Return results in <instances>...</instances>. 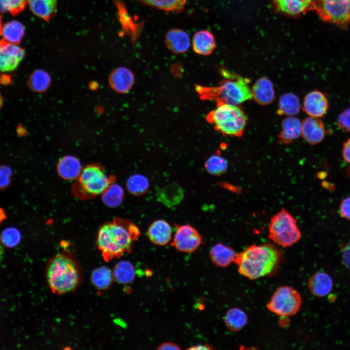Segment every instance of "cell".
<instances>
[{"label":"cell","mask_w":350,"mask_h":350,"mask_svg":"<svg viewBox=\"0 0 350 350\" xmlns=\"http://www.w3.org/2000/svg\"><path fill=\"white\" fill-rule=\"evenodd\" d=\"M140 235L139 228L133 222L116 217L100 228L97 245L104 259L108 262L131 252Z\"/></svg>","instance_id":"1"},{"label":"cell","mask_w":350,"mask_h":350,"mask_svg":"<svg viewBox=\"0 0 350 350\" xmlns=\"http://www.w3.org/2000/svg\"><path fill=\"white\" fill-rule=\"evenodd\" d=\"M280 253L276 247L267 243L252 245L236 254L234 262L242 276L255 280L271 273L279 264Z\"/></svg>","instance_id":"2"},{"label":"cell","mask_w":350,"mask_h":350,"mask_svg":"<svg viewBox=\"0 0 350 350\" xmlns=\"http://www.w3.org/2000/svg\"><path fill=\"white\" fill-rule=\"evenodd\" d=\"M221 73L226 79L222 80L218 86H195V90L202 100H214L216 105L225 104L238 105L252 99L248 78L230 73L225 69L221 70Z\"/></svg>","instance_id":"3"},{"label":"cell","mask_w":350,"mask_h":350,"mask_svg":"<svg viewBox=\"0 0 350 350\" xmlns=\"http://www.w3.org/2000/svg\"><path fill=\"white\" fill-rule=\"evenodd\" d=\"M45 274L49 287L53 293L59 295L74 291L82 280L78 262L68 251L56 253L49 261Z\"/></svg>","instance_id":"4"},{"label":"cell","mask_w":350,"mask_h":350,"mask_svg":"<svg viewBox=\"0 0 350 350\" xmlns=\"http://www.w3.org/2000/svg\"><path fill=\"white\" fill-rule=\"evenodd\" d=\"M115 181V176L108 175L101 165L91 164L82 169L71 191L80 199H90L102 194Z\"/></svg>","instance_id":"5"},{"label":"cell","mask_w":350,"mask_h":350,"mask_svg":"<svg viewBox=\"0 0 350 350\" xmlns=\"http://www.w3.org/2000/svg\"><path fill=\"white\" fill-rule=\"evenodd\" d=\"M206 120L224 136L241 137L247 121L244 111L238 106L217 104V108L209 113Z\"/></svg>","instance_id":"6"},{"label":"cell","mask_w":350,"mask_h":350,"mask_svg":"<svg viewBox=\"0 0 350 350\" xmlns=\"http://www.w3.org/2000/svg\"><path fill=\"white\" fill-rule=\"evenodd\" d=\"M268 228V238L283 247L294 245L301 236L297 220L284 208L273 216Z\"/></svg>","instance_id":"7"},{"label":"cell","mask_w":350,"mask_h":350,"mask_svg":"<svg viewBox=\"0 0 350 350\" xmlns=\"http://www.w3.org/2000/svg\"><path fill=\"white\" fill-rule=\"evenodd\" d=\"M315 10L324 21L345 28L350 23V0H315Z\"/></svg>","instance_id":"8"},{"label":"cell","mask_w":350,"mask_h":350,"mask_svg":"<svg viewBox=\"0 0 350 350\" xmlns=\"http://www.w3.org/2000/svg\"><path fill=\"white\" fill-rule=\"evenodd\" d=\"M302 300L299 293L294 288L282 286L273 294L267 307L274 314L281 316H289L299 310Z\"/></svg>","instance_id":"9"},{"label":"cell","mask_w":350,"mask_h":350,"mask_svg":"<svg viewBox=\"0 0 350 350\" xmlns=\"http://www.w3.org/2000/svg\"><path fill=\"white\" fill-rule=\"evenodd\" d=\"M176 226L172 245L183 252L190 253L196 250L202 243L203 238L199 232L188 224Z\"/></svg>","instance_id":"10"},{"label":"cell","mask_w":350,"mask_h":350,"mask_svg":"<svg viewBox=\"0 0 350 350\" xmlns=\"http://www.w3.org/2000/svg\"><path fill=\"white\" fill-rule=\"evenodd\" d=\"M25 51L16 44L0 40V72H11L17 69L25 56Z\"/></svg>","instance_id":"11"},{"label":"cell","mask_w":350,"mask_h":350,"mask_svg":"<svg viewBox=\"0 0 350 350\" xmlns=\"http://www.w3.org/2000/svg\"><path fill=\"white\" fill-rule=\"evenodd\" d=\"M278 12L296 17L315 10V0H272Z\"/></svg>","instance_id":"12"},{"label":"cell","mask_w":350,"mask_h":350,"mask_svg":"<svg viewBox=\"0 0 350 350\" xmlns=\"http://www.w3.org/2000/svg\"><path fill=\"white\" fill-rule=\"evenodd\" d=\"M329 109L328 101L323 92L315 90L308 93L304 97L303 110L309 116L323 117Z\"/></svg>","instance_id":"13"},{"label":"cell","mask_w":350,"mask_h":350,"mask_svg":"<svg viewBox=\"0 0 350 350\" xmlns=\"http://www.w3.org/2000/svg\"><path fill=\"white\" fill-rule=\"evenodd\" d=\"M325 128L319 118L308 117L301 122V136L311 145L321 142L325 136Z\"/></svg>","instance_id":"14"},{"label":"cell","mask_w":350,"mask_h":350,"mask_svg":"<svg viewBox=\"0 0 350 350\" xmlns=\"http://www.w3.org/2000/svg\"><path fill=\"white\" fill-rule=\"evenodd\" d=\"M252 99L260 105H267L272 103L275 97L273 84L268 78L263 77L259 78L251 89Z\"/></svg>","instance_id":"15"},{"label":"cell","mask_w":350,"mask_h":350,"mask_svg":"<svg viewBox=\"0 0 350 350\" xmlns=\"http://www.w3.org/2000/svg\"><path fill=\"white\" fill-rule=\"evenodd\" d=\"M147 236L154 244L163 246L171 240L172 229L170 225L165 220L158 219L153 222L149 227Z\"/></svg>","instance_id":"16"},{"label":"cell","mask_w":350,"mask_h":350,"mask_svg":"<svg viewBox=\"0 0 350 350\" xmlns=\"http://www.w3.org/2000/svg\"><path fill=\"white\" fill-rule=\"evenodd\" d=\"M165 41L168 49L177 54L187 52L190 46V38L188 33L178 28L169 30L165 35Z\"/></svg>","instance_id":"17"},{"label":"cell","mask_w":350,"mask_h":350,"mask_svg":"<svg viewBox=\"0 0 350 350\" xmlns=\"http://www.w3.org/2000/svg\"><path fill=\"white\" fill-rule=\"evenodd\" d=\"M307 286L313 295L322 297L327 296L332 287V281L327 273L319 272L313 274L309 279Z\"/></svg>","instance_id":"18"},{"label":"cell","mask_w":350,"mask_h":350,"mask_svg":"<svg viewBox=\"0 0 350 350\" xmlns=\"http://www.w3.org/2000/svg\"><path fill=\"white\" fill-rule=\"evenodd\" d=\"M79 160L72 156L63 157L59 161L57 170L59 175L63 179L71 180L77 179L82 170Z\"/></svg>","instance_id":"19"},{"label":"cell","mask_w":350,"mask_h":350,"mask_svg":"<svg viewBox=\"0 0 350 350\" xmlns=\"http://www.w3.org/2000/svg\"><path fill=\"white\" fill-rule=\"evenodd\" d=\"M192 45L196 53L208 55L213 51L215 47V40L211 33L207 30H201L194 35Z\"/></svg>","instance_id":"20"},{"label":"cell","mask_w":350,"mask_h":350,"mask_svg":"<svg viewBox=\"0 0 350 350\" xmlns=\"http://www.w3.org/2000/svg\"><path fill=\"white\" fill-rule=\"evenodd\" d=\"M301 135V122L294 116L284 119L281 123V131L278 135L279 140L288 144Z\"/></svg>","instance_id":"21"},{"label":"cell","mask_w":350,"mask_h":350,"mask_svg":"<svg viewBox=\"0 0 350 350\" xmlns=\"http://www.w3.org/2000/svg\"><path fill=\"white\" fill-rule=\"evenodd\" d=\"M156 196L160 202L171 207L180 202L184 196V190L182 187L174 183L159 188L157 191Z\"/></svg>","instance_id":"22"},{"label":"cell","mask_w":350,"mask_h":350,"mask_svg":"<svg viewBox=\"0 0 350 350\" xmlns=\"http://www.w3.org/2000/svg\"><path fill=\"white\" fill-rule=\"evenodd\" d=\"M236 253L230 247L221 243L212 246L210 252L211 262L215 265L225 267L234 262Z\"/></svg>","instance_id":"23"},{"label":"cell","mask_w":350,"mask_h":350,"mask_svg":"<svg viewBox=\"0 0 350 350\" xmlns=\"http://www.w3.org/2000/svg\"><path fill=\"white\" fill-rule=\"evenodd\" d=\"M110 81L115 90L119 92L125 93L132 88L134 82V77L129 70L121 67L113 72Z\"/></svg>","instance_id":"24"},{"label":"cell","mask_w":350,"mask_h":350,"mask_svg":"<svg viewBox=\"0 0 350 350\" xmlns=\"http://www.w3.org/2000/svg\"><path fill=\"white\" fill-rule=\"evenodd\" d=\"M28 3L35 16L48 21L54 15L57 0H28Z\"/></svg>","instance_id":"25"},{"label":"cell","mask_w":350,"mask_h":350,"mask_svg":"<svg viewBox=\"0 0 350 350\" xmlns=\"http://www.w3.org/2000/svg\"><path fill=\"white\" fill-rule=\"evenodd\" d=\"M301 108L298 97L293 93H286L279 98L277 113L279 115L294 116L299 113Z\"/></svg>","instance_id":"26"},{"label":"cell","mask_w":350,"mask_h":350,"mask_svg":"<svg viewBox=\"0 0 350 350\" xmlns=\"http://www.w3.org/2000/svg\"><path fill=\"white\" fill-rule=\"evenodd\" d=\"M248 318L243 310L238 308H231L226 313L224 321L227 328L231 331L238 332L247 324Z\"/></svg>","instance_id":"27"},{"label":"cell","mask_w":350,"mask_h":350,"mask_svg":"<svg viewBox=\"0 0 350 350\" xmlns=\"http://www.w3.org/2000/svg\"><path fill=\"white\" fill-rule=\"evenodd\" d=\"M114 279L113 271L105 266L94 269L90 276V280L93 285L101 290L109 288Z\"/></svg>","instance_id":"28"},{"label":"cell","mask_w":350,"mask_h":350,"mask_svg":"<svg viewBox=\"0 0 350 350\" xmlns=\"http://www.w3.org/2000/svg\"><path fill=\"white\" fill-rule=\"evenodd\" d=\"M114 279L121 284H127L132 282L135 277V268L128 261L118 262L113 270Z\"/></svg>","instance_id":"29"},{"label":"cell","mask_w":350,"mask_h":350,"mask_svg":"<svg viewBox=\"0 0 350 350\" xmlns=\"http://www.w3.org/2000/svg\"><path fill=\"white\" fill-rule=\"evenodd\" d=\"M24 32V27L20 22L12 20L2 27L1 35L5 41L17 45L21 41Z\"/></svg>","instance_id":"30"},{"label":"cell","mask_w":350,"mask_h":350,"mask_svg":"<svg viewBox=\"0 0 350 350\" xmlns=\"http://www.w3.org/2000/svg\"><path fill=\"white\" fill-rule=\"evenodd\" d=\"M102 198L104 204L109 207H117L124 199V191L119 185L113 183L103 192Z\"/></svg>","instance_id":"31"},{"label":"cell","mask_w":350,"mask_h":350,"mask_svg":"<svg viewBox=\"0 0 350 350\" xmlns=\"http://www.w3.org/2000/svg\"><path fill=\"white\" fill-rule=\"evenodd\" d=\"M228 162L217 152L210 156L204 163L206 171L211 175L219 176L225 174L228 168Z\"/></svg>","instance_id":"32"},{"label":"cell","mask_w":350,"mask_h":350,"mask_svg":"<svg viewBox=\"0 0 350 350\" xmlns=\"http://www.w3.org/2000/svg\"><path fill=\"white\" fill-rule=\"evenodd\" d=\"M149 6L167 12H179L184 8L187 0H138Z\"/></svg>","instance_id":"33"},{"label":"cell","mask_w":350,"mask_h":350,"mask_svg":"<svg viewBox=\"0 0 350 350\" xmlns=\"http://www.w3.org/2000/svg\"><path fill=\"white\" fill-rule=\"evenodd\" d=\"M149 187L148 179L140 174L131 175L126 182L128 191L135 196H141L147 192Z\"/></svg>","instance_id":"34"},{"label":"cell","mask_w":350,"mask_h":350,"mask_svg":"<svg viewBox=\"0 0 350 350\" xmlns=\"http://www.w3.org/2000/svg\"><path fill=\"white\" fill-rule=\"evenodd\" d=\"M50 77L45 71L38 70L35 71L29 77L28 85L33 90L41 92L50 86Z\"/></svg>","instance_id":"35"},{"label":"cell","mask_w":350,"mask_h":350,"mask_svg":"<svg viewBox=\"0 0 350 350\" xmlns=\"http://www.w3.org/2000/svg\"><path fill=\"white\" fill-rule=\"evenodd\" d=\"M116 4L118 9V15L121 24L124 30L128 34L132 35L131 37L135 38L137 36V25L133 22L131 17L129 15L128 12L124 7V5L116 0Z\"/></svg>","instance_id":"36"},{"label":"cell","mask_w":350,"mask_h":350,"mask_svg":"<svg viewBox=\"0 0 350 350\" xmlns=\"http://www.w3.org/2000/svg\"><path fill=\"white\" fill-rule=\"evenodd\" d=\"M2 244L8 248H14L17 246L21 239L20 231L14 227H9L4 229L0 236Z\"/></svg>","instance_id":"37"},{"label":"cell","mask_w":350,"mask_h":350,"mask_svg":"<svg viewBox=\"0 0 350 350\" xmlns=\"http://www.w3.org/2000/svg\"><path fill=\"white\" fill-rule=\"evenodd\" d=\"M27 3L28 0H0V12L15 16L22 12Z\"/></svg>","instance_id":"38"},{"label":"cell","mask_w":350,"mask_h":350,"mask_svg":"<svg viewBox=\"0 0 350 350\" xmlns=\"http://www.w3.org/2000/svg\"><path fill=\"white\" fill-rule=\"evenodd\" d=\"M13 172L8 166L0 165V190H4L9 187L12 183Z\"/></svg>","instance_id":"39"},{"label":"cell","mask_w":350,"mask_h":350,"mask_svg":"<svg viewBox=\"0 0 350 350\" xmlns=\"http://www.w3.org/2000/svg\"><path fill=\"white\" fill-rule=\"evenodd\" d=\"M337 123L340 129L345 132L350 133V107L339 114Z\"/></svg>","instance_id":"40"},{"label":"cell","mask_w":350,"mask_h":350,"mask_svg":"<svg viewBox=\"0 0 350 350\" xmlns=\"http://www.w3.org/2000/svg\"><path fill=\"white\" fill-rule=\"evenodd\" d=\"M341 216L350 220V196L343 199L340 205Z\"/></svg>","instance_id":"41"},{"label":"cell","mask_w":350,"mask_h":350,"mask_svg":"<svg viewBox=\"0 0 350 350\" xmlns=\"http://www.w3.org/2000/svg\"><path fill=\"white\" fill-rule=\"evenodd\" d=\"M342 258L344 264L350 269V241L344 246L342 249Z\"/></svg>","instance_id":"42"},{"label":"cell","mask_w":350,"mask_h":350,"mask_svg":"<svg viewBox=\"0 0 350 350\" xmlns=\"http://www.w3.org/2000/svg\"><path fill=\"white\" fill-rule=\"evenodd\" d=\"M342 156L345 161L350 164V138L344 143Z\"/></svg>","instance_id":"43"},{"label":"cell","mask_w":350,"mask_h":350,"mask_svg":"<svg viewBox=\"0 0 350 350\" xmlns=\"http://www.w3.org/2000/svg\"><path fill=\"white\" fill-rule=\"evenodd\" d=\"M158 350H180V348L173 342H165L160 344L158 348Z\"/></svg>","instance_id":"44"},{"label":"cell","mask_w":350,"mask_h":350,"mask_svg":"<svg viewBox=\"0 0 350 350\" xmlns=\"http://www.w3.org/2000/svg\"><path fill=\"white\" fill-rule=\"evenodd\" d=\"M211 346L208 344H204V345H198L196 346H193L192 347L189 348L188 349V350H210L211 349Z\"/></svg>","instance_id":"45"},{"label":"cell","mask_w":350,"mask_h":350,"mask_svg":"<svg viewBox=\"0 0 350 350\" xmlns=\"http://www.w3.org/2000/svg\"><path fill=\"white\" fill-rule=\"evenodd\" d=\"M11 82L10 78L6 75H4L0 78V83L3 85L8 84Z\"/></svg>","instance_id":"46"},{"label":"cell","mask_w":350,"mask_h":350,"mask_svg":"<svg viewBox=\"0 0 350 350\" xmlns=\"http://www.w3.org/2000/svg\"><path fill=\"white\" fill-rule=\"evenodd\" d=\"M6 218L4 210L0 207V223L2 222Z\"/></svg>","instance_id":"47"},{"label":"cell","mask_w":350,"mask_h":350,"mask_svg":"<svg viewBox=\"0 0 350 350\" xmlns=\"http://www.w3.org/2000/svg\"><path fill=\"white\" fill-rule=\"evenodd\" d=\"M3 104V98H2L1 94L0 93V110L2 108Z\"/></svg>","instance_id":"48"},{"label":"cell","mask_w":350,"mask_h":350,"mask_svg":"<svg viewBox=\"0 0 350 350\" xmlns=\"http://www.w3.org/2000/svg\"><path fill=\"white\" fill-rule=\"evenodd\" d=\"M2 30V20H1V18L0 16V35H1Z\"/></svg>","instance_id":"49"},{"label":"cell","mask_w":350,"mask_h":350,"mask_svg":"<svg viewBox=\"0 0 350 350\" xmlns=\"http://www.w3.org/2000/svg\"></svg>","instance_id":"50"}]
</instances>
